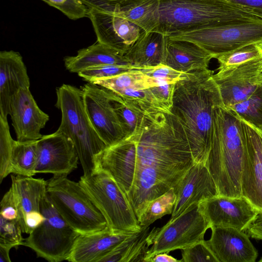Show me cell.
<instances>
[{"label":"cell","instance_id":"d6a6232c","mask_svg":"<svg viewBox=\"0 0 262 262\" xmlns=\"http://www.w3.org/2000/svg\"><path fill=\"white\" fill-rule=\"evenodd\" d=\"M228 109L241 119L262 130V84L248 98Z\"/></svg>","mask_w":262,"mask_h":262},{"label":"cell","instance_id":"52a82bcc","mask_svg":"<svg viewBox=\"0 0 262 262\" xmlns=\"http://www.w3.org/2000/svg\"><path fill=\"white\" fill-rule=\"evenodd\" d=\"M114 232H138L141 227L127 194L106 172L96 168L79 181Z\"/></svg>","mask_w":262,"mask_h":262},{"label":"cell","instance_id":"8d00e7d4","mask_svg":"<svg viewBox=\"0 0 262 262\" xmlns=\"http://www.w3.org/2000/svg\"><path fill=\"white\" fill-rule=\"evenodd\" d=\"M136 67L116 65H100L85 69L79 73L78 76L88 82L112 77L132 70Z\"/></svg>","mask_w":262,"mask_h":262},{"label":"cell","instance_id":"3957f363","mask_svg":"<svg viewBox=\"0 0 262 262\" xmlns=\"http://www.w3.org/2000/svg\"><path fill=\"white\" fill-rule=\"evenodd\" d=\"M245 142L241 119L224 105L213 111L211 147L206 165L219 195L242 196L241 177Z\"/></svg>","mask_w":262,"mask_h":262},{"label":"cell","instance_id":"f907efd6","mask_svg":"<svg viewBox=\"0 0 262 262\" xmlns=\"http://www.w3.org/2000/svg\"><path fill=\"white\" fill-rule=\"evenodd\" d=\"M258 261L262 262V257L260 258V259Z\"/></svg>","mask_w":262,"mask_h":262},{"label":"cell","instance_id":"ab89813d","mask_svg":"<svg viewBox=\"0 0 262 262\" xmlns=\"http://www.w3.org/2000/svg\"><path fill=\"white\" fill-rule=\"evenodd\" d=\"M140 70L156 80H164L173 84H176L186 74L164 64L155 67L140 68Z\"/></svg>","mask_w":262,"mask_h":262},{"label":"cell","instance_id":"484cf974","mask_svg":"<svg viewBox=\"0 0 262 262\" xmlns=\"http://www.w3.org/2000/svg\"><path fill=\"white\" fill-rule=\"evenodd\" d=\"M66 69L72 73L92 67L110 64L132 66L124 55L98 41L78 51L77 54L64 58Z\"/></svg>","mask_w":262,"mask_h":262},{"label":"cell","instance_id":"836d02e7","mask_svg":"<svg viewBox=\"0 0 262 262\" xmlns=\"http://www.w3.org/2000/svg\"><path fill=\"white\" fill-rule=\"evenodd\" d=\"M176 194L172 188L151 201L139 221L141 227L149 226L163 216L171 214L176 201Z\"/></svg>","mask_w":262,"mask_h":262},{"label":"cell","instance_id":"7c38bea8","mask_svg":"<svg viewBox=\"0 0 262 262\" xmlns=\"http://www.w3.org/2000/svg\"><path fill=\"white\" fill-rule=\"evenodd\" d=\"M78 161L73 142L64 134L56 130L37 140L36 174L67 176L77 168Z\"/></svg>","mask_w":262,"mask_h":262},{"label":"cell","instance_id":"5b68a950","mask_svg":"<svg viewBox=\"0 0 262 262\" xmlns=\"http://www.w3.org/2000/svg\"><path fill=\"white\" fill-rule=\"evenodd\" d=\"M55 106L61 113L57 131L70 138L76 149L83 174L96 169L95 158L107 146L93 127L86 113L81 89L63 84L56 89Z\"/></svg>","mask_w":262,"mask_h":262},{"label":"cell","instance_id":"9a60e30c","mask_svg":"<svg viewBox=\"0 0 262 262\" xmlns=\"http://www.w3.org/2000/svg\"><path fill=\"white\" fill-rule=\"evenodd\" d=\"M95 162L96 169L108 173L127 195L136 169L137 147L133 136L106 147L96 157Z\"/></svg>","mask_w":262,"mask_h":262},{"label":"cell","instance_id":"1f68e13d","mask_svg":"<svg viewBox=\"0 0 262 262\" xmlns=\"http://www.w3.org/2000/svg\"><path fill=\"white\" fill-rule=\"evenodd\" d=\"M114 108L126 134V138L139 132L144 126L146 115L125 104L108 90Z\"/></svg>","mask_w":262,"mask_h":262},{"label":"cell","instance_id":"9c48e42d","mask_svg":"<svg viewBox=\"0 0 262 262\" xmlns=\"http://www.w3.org/2000/svg\"><path fill=\"white\" fill-rule=\"evenodd\" d=\"M210 228L200 203L192 205L161 228L150 230L148 242L151 247L145 262L158 253L183 250L204 239L206 231Z\"/></svg>","mask_w":262,"mask_h":262},{"label":"cell","instance_id":"603a6c76","mask_svg":"<svg viewBox=\"0 0 262 262\" xmlns=\"http://www.w3.org/2000/svg\"><path fill=\"white\" fill-rule=\"evenodd\" d=\"M137 232H114L108 227L96 232L80 234L67 261L99 262L126 238Z\"/></svg>","mask_w":262,"mask_h":262},{"label":"cell","instance_id":"4316f807","mask_svg":"<svg viewBox=\"0 0 262 262\" xmlns=\"http://www.w3.org/2000/svg\"><path fill=\"white\" fill-rule=\"evenodd\" d=\"M13 188L19 204L20 223L23 233L26 232L25 217L33 211H40V203L46 193L47 181L16 174L11 175Z\"/></svg>","mask_w":262,"mask_h":262},{"label":"cell","instance_id":"6da1fadb","mask_svg":"<svg viewBox=\"0 0 262 262\" xmlns=\"http://www.w3.org/2000/svg\"><path fill=\"white\" fill-rule=\"evenodd\" d=\"M132 136L137 163L127 196L139 223L149 203L174 188L194 161L183 127L171 113L146 115L142 128Z\"/></svg>","mask_w":262,"mask_h":262},{"label":"cell","instance_id":"30bf717a","mask_svg":"<svg viewBox=\"0 0 262 262\" xmlns=\"http://www.w3.org/2000/svg\"><path fill=\"white\" fill-rule=\"evenodd\" d=\"M168 38L193 42L215 58L247 45L262 43V20L211 27Z\"/></svg>","mask_w":262,"mask_h":262},{"label":"cell","instance_id":"d6986e66","mask_svg":"<svg viewBox=\"0 0 262 262\" xmlns=\"http://www.w3.org/2000/svg\"><path fill=\"white\" fill-rule=\"evenodd\" d=\"M17 140L35 141L43 135L40 133L49 120V116L37 104L29 88L20 90L13 97L10 113Z\"/></svg>","mask_w":262,"mask_h":262},{"label":"cell","instance_id":"ba28073f","mask_svg":"<svg viewBox=\"0 0 262 262\" xmlns=\"http://www.w3.org/2000/svg\"><path fill=\"white\" fill-rule=\"evenodd\" d=\"M40 210L44 220L29 234L24 246L33 250L37 257L50 262L67 260L80 234L63 220L46 193L41 199Z\"/></svg>","mask_w":262,"mask_h":262},{"label":"cell","instance_id":"60d3db41","mask_svg":"<svg viewBox=\"0 0 262 262\" xmlns=\"http://www.w3.org/2000/svg\"><path fill=\"white\" fill-rule=\"evenodd\" d=\"M0 216L9 220H19L18 202L11 186L1 202Z\"/></svg>","mask_w":262,"mask_h":262},{"label":"cell","instance_id":"7402d4cb","mask_svg":"<svg viewBox=\"0 0 262 262\" xmlns=\"http://www.w3.org/2000/svg\"><path fill=\"white\" fill-rule=\"evenodd\" d=\"M30 79L20 54L13 51L0 52V116L7 118L14 96L30 88Z\"/></svg>","mask_w":262,"mask_h":262},{"label":"cell","instance_id":"7bdbcfd3","mask_svg":"<svg viewBox=\"0 0 262 262\" xmlns=\"http://www.w3.org/2000/svg\"><path fill=\"white\" fill-rule=\"evenodd\" d=\"M244 232L252 238L262 241V212H258Z\"/></svg>","mask_w":262,"mask_h":262},{"label":"cell","instance_id":"7a4b0ae2","mask_svg":"<svg viewBox=\"0 0 262 262\" xmlns=\"http://www.w3.org/2000/svg\"><path fill=\"white\" fill-rule=\"evenodd\" d=\"M208 68L186 73L174 85L171 113L181 123L194 163L206 165L211 142L213 114L223 105Z\"/></svg>","mask_w":262,"mask_h":262},{"label":"cell","instance_id":"f6af8a7d","mask_svg":"<svg viewBox=\"0 0 262 262\" xmlns=\"http://www.w3.org/2000/svg\"><path fill=\"white\" fill-rule=\"evenodd\" d=\"M251 10L262 18V0H227Z\"/></svg>","mask_w":262,"mask_h":262},{"label":"cell","instance_id":"2e32d148","mask_svg":"<svg viewBox=\"0 0 262 262\" xmlns=\"http://www.w3.org/2000/svg\"><path fill=\"white\" fill-rule=\"evenodd\" d=\"M200 204L211 227H231L244 231L259 212L243 196L217 195Z\"/></svg>","mask_w":262,"mask_h":262},{"label":"cell","instance_id":"d590c367","mask_svg":"<svg viewBox=\"0 0 262 262\" xmlns=\"http://www.w3.org/2000/svg\"><path fill=\"white\" fill-rule=\"evenodd\" d=\"M18 220H9L0 216V245L16 248L24 245L25 239Z\"/></svg>","mask_w":262,"mask_h":262},{"label":"cell","instance_id":"d4e9b609","mask_svg":"<svg viewBox=\"0 0 262 262\" xmlns=\"http://www.w3.org/2000/svg\"><path fill=\"white\" fill-rule=\"evenodd\" d=\"M168 38L157 31H144L124 56L134 67L165 64Z\"/></svg>","mask_w":262,"mask_h":262},{"label":"cell","instance_id":"ee69618b","mask_svg":"<svg viewBox=\"0 0 262 262\" xmlns=\"http://www.w3.org/2000/svg\"><path fill=\"white\" fill-rule=\"evenodd\" d=\"M44 216L41 211H33L27 214L25 217V233L30 234L43 222Z\"/></svg>","mask_w":262,"mask_h":262},{"label":"cell","instance_id":"b9f144b4","mask_svg":"<svg viewBox=\"0 0 262 262\" xmlns=\"http://www.w3.org/2000/svg\"><path fill=\"white\" fill-rule=\"evenodd\" d=\"M156 80L158 83V85L151 88L152 91L166 110L171 113L175 84L164 80Z\"/></svg>","mask_w":262,"mask_h":262},{"label":"cell","instance_id":"277c9868","mask_svg":"<svg viewBox=\"0 0 262 262\" xmlns=\"http://www.w3.org/2000/svg\"><path fill=\"white\" fill-rule=\"evenodd\" d=\"M159 23L153 30L168 37L206 28L262 20L251 10L227 0H160Z\"/></svg>","mask_w":262,"mask_h":262},{"label":"cell","instance_id":"7dc6e473","mask_svg":"<svg viewBox=\"0 0 262 262\" xmlns=\"http://www.w3.org/2000/svg\"><path fill=\"white\" fill-rule=\"evenodd\" d=\"M11 247L0 245V261L1 262H11L9 256V252Z\"/></svg>","mask_w":262,"mask_h":262},{"label":"cell","instance_id":"44dd1931","mask_svg":"<svg viewBox=\"0 0 262 262\" xmlns=\"http://www.w3.org/2000/svg\"><path fill=\"white\" fill-rule=\"evenodd\" d=\"M210 238L206 242L219 262H255L258 253L249 236L243 231L212 226Z\"/></svg>","mask_w":262,"mask_h":262},{"label":"cell","instance_id":"e0dca14e","mask_svg":"<svg viewBox=\"0 0 262 262\" xmlns=\"http://www.w3.org/2000/svg\"><path fill=\"white\" fill-rule=\"evenodd\" d=\"M97 41L124 55L144 31L137 25L118 15L89 9Z\"/></svg>","mask_w":262,"mask_h":262},{"label":"cell","instance_id":"f1b7e54d","mask_svg":"<svg viewBox=\"0 0 262 262\" xmlns=\"http://www.w3.org/2000/svg\"><path fill=\"white\" fill-rule=\"evenodd\" d=\"M93 83L111 91L115 94L127 89L144 90L158 85L157 81L136 67L119 75L97 80Z\"/></svg>","mask_w":262,"mask_h":262},{"label":"cell","instance_id":"4dcf8cb0","mask_svg":"<svg viewBox=\"0 0 262 262\" xmlns=\"http://www.w3.org/2000/svg\"><path fill=\"white\" fill-rule=\"evenodd\" d=\"M217 71L230 69L249 61L262 58V43L247 45L217 56Z\"/></svg>","mask_w":262,"mask_h":262},{"label":"cell","instance_id":"8fae6325","mask_svg":"<svg viewBox=\"0 0 262 262\" xmlns=\"http://www.w3.org/2000/svg\"><path fill=\"white\" fill-rule=\"evenodd\" d=\"M85 108L96 132L106 146L126 136L114 108L108 90L89 82L81 89Z\"/></svg>","mask_w":262,"mask_h":262},{"label":"cell","instance_id":"f35d334b","mask_svg":"<svg viewBox=\"0 0 262 262\" xmlns=\"http://www.w3.org/2000/svg\"><path fill=\"white\" fill-rule=\"evenodd\" d=\"M48 4L73 20L88 17L89 9L81 0H48Z\"/></svg>","mask_w":262,"mask_h":262},{"label":"cell","instance_id":"83f0119b","mask_svg":"<svg viewBox=\"0 0 262 262\" xmlns=\"http://www.w3.org/2000/svg\"><path fill=\"white\" fill-rule=\"evenodd\" d=\"M130 235L103 256L99 262H145L150 245L148 236L149 226Z\"/></svg>","mask_w":262,"mask_h":262},{"label":"cell","instance_id":"c3c4849f","mask_svg":"<svg viewBox=\"0 0 262 262\" xmlns=\"http://www.w3.org/2000/svg\"><path fill=\"white\" fill-rule=\"evenodd\" d=\"M260 80H261V82L262 83V72L261 73H260Z\"/></svg>","mask_w":262,"mask_h":262},{"label":"cell","instance_id":"4fadbf2b","mask_svg":"<svg viewBox=\"0 0 262 262\" xmlns=\"http://www.w3.org/2000/svg\"><path fill=\"white\" fill-rule=\"evenodd\" d=\"M241 124L245 142L242 194L262 212V130L242 119Z\"/></svg>","mask_w":262,"mask_h":262},{"label":"cell","instance_id":"681fc988","mask_svg":"<svg viewBox=\"0 0 262 262\" xmlns=\"http://www.w3.org/2000/svg\"><path fill=\"white\" fill-rule=\"evenodd\" d=\"M42 1H43L45 2H46V3H47V4H48V0H42Z\"/></svg>","mask_w":262,"mask_h":262},{"label":"cell","instance_id":"74e56055","mask_svg":"<svg viewBox=\"0 0 262 262\" xmlns=\"http://www.w3.org/2000/svg\"><path fill=\"white\" fill-rule=\"evenodd\" d=\"M181 261V262H219L206 241L204 239L183 249Z\"/></svg>","mask_w":262,"mask_h":262},{"label":"cell","instance_id":"ffe728a7","mask_svg":"<svg viewBox=\"0 0 262 262\" xmlns=\"http://www.w3.org/2000/svg\"><path fill=\"white\" fill-rule=\"evenodd\" d=\"M88 9L121 16L144 32L153 31L159 23L160 0H81Z\"/></svg>","mask_w":262,"mask_h":262},{"label":"cell","instance_id":"f546056e","mask_svg":"<svg viewBox=\"0 0 262 262\" xmlns=\"http://www.w3.org/2000/svg\"><path fill=\"white\" fill-rule=\"evenodd\" d=\"M37 140H14L11 158V173L27 177L36 173Z\"/></svg>","mask_w":262,"mask_h":262},{"label":"cell","instance_id":"8992f818","mask_svg":"<svg viewBox=\"0 0 262 262\" xmlns=\"http://www.w3.org/2000/svg\"><path fill=\"white\" fill-rule=\"evenodd\" d=\"M46 194L63 220L79 234L105 229L106 221L80 183L67 176L47 181Z\"/></svg>","mask_w":262,"mask_h":262},{"label":"cell","instance_id":"5bb4252c","mask_svg":"<svg viewBox=\"0 0 262 262\" xmlns=\"http://www.w3.org/2000/svg\"><path fill=\"white\" fill-rule=\"evenodd\" d=\"M262 58L213 75L224 107L229 108L250 97L262 84Z\"/></svg>","mask_w":262,"mask_h":262},{"label":"cell","instance_id":"bcb514c9","mask_svg":"<svg viewBox=\"0 0 262 262\" xmlns=\"http://www.w3.org/2000/svg\"><path fill=\"white\" fill-rule=\"evenodd\" d=\"M148 262H181V261L168 255L167 253L163 252L154 255L149 259Z\"/></svg>","mask_w":262,"mask_h":262},{"label":"cell","instance_id":"ac0fdd59","mask_svg":"<svg viewBox=\"0 0 262 262\" xmlns=\"http://www.w3.org/2000/svg\"><path fill=\"white\" fill-rule=\"evenodd\" d=\"M173 189L177 197L170 220L179 216L192 205L219 195L207 165L201 163H194Z\"/></svg>","mask_w":262,"mask_h":262},{"label":"cell","instance_id":"e575fe53","mask_svg":"<svg viewBox=\"0 0 262 262\" xmlns=\"http://www.w3.org/2000/svg\"><path fill=\"white\" fill-rule=\"evenodd\" d=\"M14 140L7 118L0 116V183L11 173V158Z\"/></svg>","mask_w":262,"mask_h":262},{"label":"cell","instance_id":"cb8c5ba5","mask_svg":"<svg viewBox=\"0 0 262 262\" xmlns=\"http://www.w3.org/2000/svg\"><path fill=\"white\" fill-rule=\"evenodd\" d=\"M213 56L197 44L168 38L165 64L184 73L208 68Z\"/></svg>","mask_w":262,"mask_h":262}]
</instances>
